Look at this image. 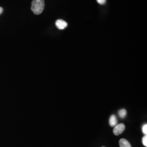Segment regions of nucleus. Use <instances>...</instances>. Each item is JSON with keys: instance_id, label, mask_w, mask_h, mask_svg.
<instances>
[{"instance_id": "3", "label": "nucleus", "mask_w": 147, "mask_h": 147, "mask_svg": "<svg viewBox=\"0 0 147 147\" xmlns=\"http://www.w3.org/2000/svg\"><path fill=\"white\" fill-rule=\"evenodd\" d=\"M56 26L59 30H63L67 27L68 24L64 20L59 19L56 21Z\"/></svg>"}, {"instance_id": "6", "label": "nucleus", "mask_w": 147, "mask_h": 147, "mask_svg": "<svg viewBox=\"0 0 147 147\" xmlns=\"http://www.w3.org/2000/svg\"><path fill=\"white\" fill-rule=\"evenodd\" d=\"M118 113H119V116L121 118H124L126 117L127 112L125 109H121L118 112Z\"/></svg>"}, {"instance_id": "1", "label": "nucleus", "mask_w": 147, "mask_h": 147, "mask_svg": "<svg viewBox=\"0 0 147 147\" xmlns=\"http://www.w3.org/2000/svg\"><path fill=\"white\" fill-rule=\"evenodd\" d=\"M45 6L44 0H33L31 10L36 15L40 14L44 11Z\"/></svg>"}, {"instance_id": "4", "label": "nucleus", "mask_w": 147, "mask_h": 147, "mask_svg": "<svg viewBox=\"0 0 147 147\" xmlns=\"http://www.w3.org/2000/svg\"><path fill=\"white\" fill-rule=\"evenodd\" d=\"M109 124L111 126L113 127L117 125V119L115 115H112L110 118L109 120Z\"/></svg>"}, {"instance_id": "7", "label": "nucleus", "mask_w": 147, "mask_h": 147, "mask_svg": "<svg viewBox=\"0 0 147 147\" xmlns=\"http://www.w3.org/2000/svg\"><path fill=\"white\" fill-rule=\"evenodd\" d=\"M142 143L145 146V147H147V136L145 135L142 138Z\"/></svg>"}, {"instance_id": "5", "label": "nucleus", "mask_w": 147, "mask_h": 147, "mask_svg": "<svg viewBox=\"0 0 147 147\" xmlns=\"http://www.w3.org/2000/svg\"><path fill=\"white\" fill-rule=\"evenodd\" d=\"M120 147H131L130 143L125 139L121 138L119 141Z\"/></svg>"}, {"instance_id": "8", "label": "nucleus", "mask_w": 147, "mask_h": 147, "mask_svg": "<svg viewBox=\"0 0 147 147\" xmlns=\"http://www.w3.org/2000/svg\"><path fill=\"white\" fill-rule=\"evenodd\" d=\"M142 131H143V133L144 134V135H147V124H144L143 127H142Z\"/></svg>"}, {"instance_id": "9", "label": "nucleus", "mask_w": 147, "mask_h": 147, "mask_svg": "<svg viewBox=\"0 0 147 147\" xmlns=\"http://www.w3.org/2000/svg\"><path fill=\"white\" fill-rule=\"evenodd\" d=\"M96 1L100 5H104L106 2V0H96Z\"/></svg>"}, {"instance_id": "11", "label": "nucleus", "mask_w": 147, "mask_h": 147, "mask_svg": "<svg viewBox=\"0 0 147 147\" xmlns=\"http://www.w3.org/2000/svg\"></svg>"}, {"instance_id": "2", "label": "nucleus", "mask_w": 147, "mask_h": 147, "mask_svg": "<svg viewBox=\"0 0 147 147\" xmlns=\"http://www.w3.org/2000/svg\"><path fill=\"white\" fill-rule=\"evenodd\" d=\"M125 127V125L123 123H121V124L117 125L115 126V128L113 129V134L116 136L119 135L124 131Z\"/></svg>"}, {"instance_id": "10", "label": "nucleus", "mask_w": 147, "mask_h": 147, "mask_svg": "<svg viewBox=\"0 0 147 147\" xmlns=\"http://www.w3.org/2000/svg\"><path fill=\"white\" fill-rule=\"evenodd\" d=\"M3 8L2 7H0V15L3 13Z\"/></svg>"}]
</instances>
